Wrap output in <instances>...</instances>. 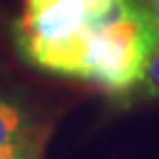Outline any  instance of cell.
<instances>
[{
  "instance_id": "6da1fadb",
  "label": "cell",
  "mask_w": 159,
  "mask_h": 159,
  "mask_svg": "<svg viewBox=\"0 0 159 159\" xmlns=\"http://www.w3.org/2000/svg\"><path fill=\"white\" fill-rule=\"evenodd\" d=\"M113 8L115 0H52L25 10L14 29L17 50L39 69L81 79L90 39Z\"/></svg>"
},
{
  "instance_id": "7a4b0ae2",
  "label": "cell",
  "mask_w": 159,
  "mask_h": 159,
  "mask_svg": "<svg viewBox=\"0 0 159 159\" xmlns=\"http://www.w3.org/2000/svg\"><path fill=\"white\" fill-rule=\"evenodd\" d=\"M157 48L159 23L146 0H115L113 12L90 39L81 79L109 94H123L140 83Z\"/></svg>"
},
{
  "instance_id": "3957f363",
  "label": "cell",
  "mask_w": 159,
  "mask_h": 159,
  "mask_svg": "<svg viewBox=\"0 0 159 159\" xmlns=\"http://www.w3.org/2000/svg\"><path fill=\"white\" fill-rule=\"evenodd\" d=\"M25 138L27 123L23 113L0 100V159H17Z\"/></svg>"
},
{
  "instance_id": "277c9868",
  "label": "cell",
  "mask_w": 159,
  "mask_h": 159,
  "mask_svg": "<svg viewBox=\"0 0 159 159\" xmlns=\"http://www.w3.org/2000/svg\"><path fill=\"white\" fill-rule=\"evenodd\" d=\"M140 96L144 98H159V48L153 52L148 61L146 71L140 79Z\"/></svg>"
},
{
  "instance_id": "5b68a950",
  "label": "cell",
  "mask_w": 159,
  "mask_h": 159,
  "mask_svg": "<svg viewBox=\"0 0 159 159\" xmlns=\"http://www.w3.org/2000/svg\"><path fill=\"white\" fill-rule=\"evenodd\" d=\"M148 2V6H150V10H152V14L155 16V19H157V23H159V0H146Z\"/></svg>"
},
{
  "instance_id": "8992f818",
  "label": "cell",
  "mask_w": 159,
  "mask_h": 159,
  "mask_svg": "<svg viewBox=\"0 0 159 159\" xmlns=\"http://www.w3.org/2000/svg\"><path fill=\"white\" fill-rule=\"evenodd\" d=\"M52 2V0H27V10L31 8H39V6H44V4H48Z\"/></svg>"
}]
</instances>
